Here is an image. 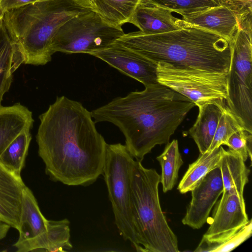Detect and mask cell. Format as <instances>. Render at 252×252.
Listing matches in <instances>:
<instances>
[{
	"label": "cell",
	"mask_w": 252,
	"mask_h": 252,
	"mask_svg": "<svg viewBox=\"0 0 252 252\" xmlns=\"http://www.w3.org/2000/svg\"><path fill=\"white\" fill-rule=\"evenodd\" d=\"M141 0H91V9L108 24L128 23Z\"/></svg>",
	"instance_id": "obj_23"
},
{
	"label": "cell",
	"mask_w": 252,
	"mask_h": 252,
	"mask_svg": "<svg viewBox=\"0 0 252 252\" xmlns=\"http://www.w3.org/2000/svg\"><path fill=\"white\" fill-rule=\"evenodd\" d=\"M194 106L189 98L158 83L115 98L91 113L95 123L117 126L130 154L141 161L156 146L169 143Z\"/></svg>",
	"instance_id": "obj_2"
},
{
	"label": "cell",
	"mask_w": 252,
	"mask_h": 252,
	"mask_svg": "<svg viewBox=\"0 0 252 252\" xmlns=\"http://www.w3.org/2000/svg\"><path fill=\"white\" fill-rule=\"evenodd\" d=\"M32 112L20 103L0 108V156L13 141L25 129L32 127Z\"/></svg>",
	"instance_id": "obj_17"
},
{
	"label": "cell",
	"mask_w": 252,
	"mask_h": 252,
	"mask_svg": "<svg viewBox=\"0 0 252 252\" xmlns=\"http://www.w3.org/2000/svg\"><path fill=\"white\" fill-rule=\"evenodd\" d=\"M90 55L140 82L145 87L158 83L157 64L118 42Z\"/></svg>",
	"instance_id": "obj_11"
},
{
	"label": "cell",
	"mask_w": 252,
	"mask_h": 252,
	"mask_svg": "<svg viewBox=\"0 0 252 252\" xmlns=\"http://www.w3.org/2000/svg\"><path fill=\"white\" fill-rule=\"evenodd\" d=\"M235 14L240 29L252 31V0H220Z\"/></svg>",
	"instance_id": "obj_29"
},
{
	"label": "cell",
	"mask_w": 252,
	"mask_h": 252,
	"mask_svg": "<svg viewBox=\"0 0 252 252\" xmlns=\"http://www.w3.org/2000/svg\"><path fill=\"white\" fill-rule=\"evenodd\" d=\"M178 14L183 20L218 34L231 43L240 28L234 13L222 4Z\"/></svg>",
	"instance_id": "obj_13"
},
{
	"label": "cell",
	"mask_w": 252,
	"mask_h": 252,
	"mask_svg": "<svg viewBox=\"0 0 252 252\" xmlns=\"http://www.w3.org/2000/svg\"><path fill=\"white\" fill-rule=\"evenodd\" d=\"M252 221L248 222L227 240L219 244H210L200 242L194 251L196 252H228L232 251L252 235Z\"/></svg>",
	"instance_id": "obj_27"
},
{
	"label": "cell",
	"mask_w": 252,
	"mask_h": 252,
	"mask_svg": "<svg viewBox=\"0 0 252 252\" xmlns=\"http://www.w3.org/2000/svg\"><path fill=\"white\" fill-rule=\"evenodd\" d=\"M222 194L201 243H222L234 235L249 220L243 194L237 192H222Z\"/></svg>",
	"instance_id": "obj_10"
},
{
	"label": "cell",
	"mask_w": 252,
	"mask_h": 252,
	"mask_svg": "<svg viewBox=\"0 0 252 252\" xmlns=\"http://www.w3.org/2000/svg\"><path fill=\"white\" fill-rule=\"evenodd\" d=\"M157 159L161 168L160 183L164 192L171 190L178 178L179 170L183 164V160L179 149L177 140L168 143L163 152Z\"/></svg>",
	"instance_id": "obj_24"
},
{
	"label": "cell",
	"mask_w": 252,
	"mask_h": 252,
	"mask_svg": "<svg viewBox=\"0 0 252 252\" xmlns=\"http://www.w3.org/2000/svg\"><path fill=\"white\" fill-rule=\"evenodd\" d=\"M252 134L241 129L232 134L227 141L229 150L239 154L245 161L248 158L252 159Z\"/></svg>",
	"instance_id": "obj_30"
},
{
	"label": "cell",
	"mask_w": 252,
	"mask_h": 252,
	"mask_svg": "<svg viewBox=\"0 0 252 252\" xmlns=\"http://www.w3.org/2000/svg\"><path fill=\"white\" fill-rule=\"evenodd\" d=\"M91 9L74 0H46L6 11L3 22L24 63L43 65L51 61L52 41L59 29Z\"/></svg>",
	"instance_id": "obj_4"
},
{
	"label": "cell",
	"mask_w": 252,
	"mask_h": 252,
	"mask_svg": "<svg viewBox=\"0 0 252 252\" xmlns=\"http://www.w3.org/2000/svg\"><path fill=\"white\" fill-rule=\"evenodd\" d=\"M128 23L145 34H156L180 29L183 20L174 17L169 9L141 0Z\"/></svg>",
	"instance_id": "obj_14"
},
{
	"label": "cell",
	"mask_w": 252,
	"mask_h": 252,
	"mask_svg": "<svg viewBox=\"0 0 252 252\" xmlns=\"http://www.w3.org/2000/svg\"><path fill=\"white\" fill-rule=\"evenodd\" d=\"M225 104L207 103L199 108V113L188 133L196 143L200 154L208 151L212 142Z\"/></svg>",
	"instance_id": "obj_18"
},
{
	"label": "cell",
	"mask_w": 252,
	"mask_h": 252,
	"mask_svg": "<svg viewBox=\"0 0 252 252\" xmlns=\"http://www.w3.org/2000/svg\"><path fill=\"white\" fill-rule=\"evenodd\" d=\"M244 129L233 113L225 106L220 118L212 142L208 151L227 146L230 136L238 130Z\"/></svg>",
	"instance_id": "obj_26"
},
{
	"label": "cell",
	"mask_w": 252,
	"mask_h": 252,
	"mask_svg": "<svg viewBox=\"0 0 252 252\" xmlns=\"http://www.w3.org/2000/svg\"><path fill=\"white\" fill-rule=\"evenodd\" d=\"M160 176L135 160L131 181V200L135 227L143 252H178V239L160 204Z\"/></svg>",
	"instance_id": "obj_5"
},
{
	"label": "cell",
	"mask_w": 252,
	"mask_h": 252,
	"mask_svg": "<svg viewBox=\"0 0 252 252\" xmlns=\"http://www.w3.org/2000/svg\"><path fill=\"white\" fill-rule=\"evenodd\" d=\"M153 4L178 13L220 5V0H147Z\"/></svg>",
	"instance_id": "obj_28"
},
{
	"label": "cell",
	"mask_w": 252,
	"mask_h": 252,
	"mask_svg": "<svg viewBox=\"0 0 252 252\" xmlns=\"http://www.w3.org/2000/svg\"><path fill=\"white\" fill-rule=\"evenodd\" d=\"M135 163L125 145H107L103 175L114 215L115 222L125 240L142 252L133 218L131 181Z\"/></svg>",
	"instance_id": "obj_6"
},
{
	"label": "cell",
	"mask_w": 252,
	"mask_h": 252,
	"mask_svg": "<svg viewBox=\"0 0 252 252\" xmlns=\"http://www.w3.org/2000/svg\"><path fill=\"white\" fill-rule=\"evenodd\" d=\"M79 5L86 8H91V0H74Z\"/></svg>",
	"instance_id": "obj_32"
},
{
	"label": "cell",
	"mask_w": 252,
	"mask_h": 252,
	"mask_svg": "<svg viewBox=\"0 0 252 252\" xmlns=\"http://www.w3.org/2000/svg\"><path fill=\"white\" fill-rule=\"evenodd\" d=\"M1 220H0V222H1Z\"/></svg>",
	"instance_id": "obj_34"
},
{
	"label": "cell",
	"mask_w": 252,
	"mask_h": 252,
	"mask_svg": "<svg viewBox=\"0 0 252 252\" xmlns=\"http://www.w3.org/2000/svg\"><path fill=\"white\" fill-rule=\"evenodd\" d=\"M158 82L192 101L199 107L207 103L225 104L228 74L210 73L157 64Z\"/></svg>",
	"instance_id": "obj_9"
},
{
	"label": "cell",
	"mask_w": 252,
	"mask_h": 252,
	"mask_svg": "<svg viewBox=\"0 0 252 252\" xmlns=\"http://www.w3.org/2000/svg\"><path fill=\"white\" fill-rule=\"evenodd\" d=\"M26 187L21 176L10 172L0 163V220L17 230Z\"/></svg>",
	"instance_id": "obj_15"
},
{
	"label": "cell",
	"mask_w": 252,
	"mask_h": 252,
	"mask_svg": "<svg viewBox=\"0 0 252 252\" xmlns=\"http://www.w3.org/2000/svg\"><path fill=\"white\" fill-rule=\"evenodd\" d=\"M223 148L220 146L200 154L197 159L189 165L178 187L181 193L192 190L208 173L219 167Z\"/></svg>",
	"instance_id": "obj_22"
},
{
	"label": "cell",
	"mask_w": 252,
	"mask_h": 252,
	"mask_svg": "<svg viewBox=\"0 0 252 252\" xmlns=\"http://www.w3.org/2000/svg\"><path fill=\"white\" fill-rule=\"evenodd\" d=\"M22 63L23 58L3 22L0 31V108L3 95L11 86L13 73Z\"/></svg>",
	"instance_id": "obj_21"
},
{
	"label": "cell",
	"mask_w": 252,
	"mask_h": 252,
	"mask_svg": "<svg viewBox=\"0 0 252 252\" xmlns=\"http://www.w3.org/2000/svg\"><path fill=\"white\" fill-rule=\"evenodd\" d=\"M252 31L239 28L233 43L225 106L252 133Z\"/></svg>",
	"instance_id": "obj_8"
},
{
	"label": "cell",
	"mask_w": 252,
	"mask_h": 252,
	"mask_svg": "<svg viewBox=\"0 0 252 252\" xmlns=\"http://www.w3.org/2000/svg\"><path fill=\"white\" fill-rule=\"evenodd\" d=\"M5 12L0 7V31L3 23V18Z\"/></svg>",
	"instance_id": "obj_33"
},
{
	"label": "cell",
	"mask_w": 252,
	"mask_h": 252,
	"mask_svg": "<svg viewBox=\"0 0 252 252\" xmlns=\"http://www.w3.org/2000/svg\"><path fill=\"white\" fill-rule=\"evenodd\" d=\"M38 153L51 180L67 186H89L103 174L107 144L91 112L65 96L39 117Z\"/></svg>",
	"instance_id": "obj_1"
},
{
	"label": "cell",
	"mask_w": 252,
	"mask_h": 252,
	"mask_svg": "<svg viewBox=\"0 0 252 252\" xmlns=\"http://www.w3.org/2000/svg\"><path fill=\"white\" fill-rule=\"evenodd\" d=\"M46 0H0V7L6 12L29 4Z\"/></svg>",
	"instance_id": "obj_31"
},
{
	"label": "cell",
	"mask_w": 252,
	"mask_h": 252,
	"mask_svg": "<svg viewBox=\"0 0 252 252\" xmlns=\"http://www.w3.org/2000/svg\"><path fill=\"white\" fill-rule=\"evenodd\" d=\"M125 34L121 26L104 21L91 9L67 21L58 30L52 41L54 54L92 53L107 48Z\"/></svg>",
	"instance_id": "obj_7"
},
{
	"label": "cell",
	"mask_w": 252,
	"mask_h": 252,
	"mask_svg": "<svg viewBox=\"0 0 252 252\" xmlns=\"http://www.w3.org/2000/svg\"><path fill=\"white\" fill-rule=\"evenodd\" d=\"M31 140L30 129L18 134L0 156L2 165L10 172L21 176Z\"/></svg>",
	"instance_id": "obj_25"
},
{
	"label": "cell",
	"mask_w": 252,
	"mask_h": 252,
	"mask_svg": "<svg viewBox=\"0 0 252 252\" xmlns=\"http://www.w3.org/2000/svg\"><path fill=\"white\" fill-rule=\"evenodd\" d=\"M219 167L208 173L191 190V199L182 220L183 224L199 229L208 220L210 212L223 192Z\"/></svg>",
	"instance_id": "obj_12"
},
{
	"label": "cell",
	"mask_w": 252,
	"mask_h": 252,
	"mask_svg": "<svg viewBox=\"0 0 252 252\" xmlns=\"http://www.w3.org/2000/svg\"><path fill=\"white\" fill-rule=\"evenodd\" d=\"M48 220L41 213L32 191L27 186L23 192L21 209L18 231L19 238L16 242L35 238L47 229Z\"/></svg>",
	"instance_id": "obj_19"
},
{
	"label": "cell",
	"mask_w": 252,
	"mask_h": 252,
	"mask_svg": "<svg viewBox=\"0 0 252 252\" xmlns=\"http://www.w3.org/2000/svg\"><path fill=\"white\" fill-rule=\"evenodd\" d=\"M69 221L67 219L60 220H48L46 232L38 236L16 242L14 246L17 252H28L35 251L64 252L72 249L70 241Z\"/></svg>",
	"instance_id": "obj_16"
},
{
	"label": "cell",
	"mask_w": 252,
	"mask_h": 252,
	"mask_svg": "<svg viewBox=\"0 0 252 252\" xmlns=\"http://www.w3.org/2000/svg\"><path fill=\"white\" fill-rule=\"evenodd\" d=\"M219 167L223 183L222 192L243 194L245 187L249 182L250 170L242 156L223 148Z\"/></svg>",
	"instance_id": "obj_20"
},
{
	"label": "cell",
	"mask_w": 252,
	"mask_h": 252,
	"mask_svg": "<svg viewBox=\"0 0 252 252\" xmlns=\"http://www.w3.org/2000/svg\"><path fill=\"white\" fill-rule=\"evenodd\" d=\"M115 42L156 64L163 62L180 68L225 74L231 69L233 43L183 20L182 28L176 31L156 34H145L139 31L125 33Z\"/></svg>",
	"instance_id": "obj_3"
}]
</instances>
